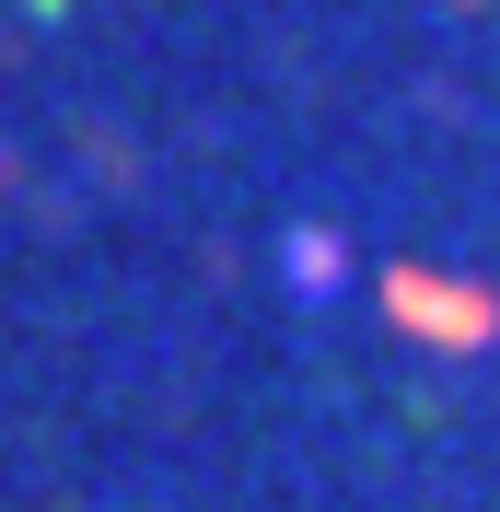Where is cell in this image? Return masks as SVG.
<instances>
[{
    "label": "cell",
    "mask_w": 500,
    "mask_h": 512,
    "mask_svg": "<svg viewBox=\"0 0 500 512\" xmlns=\"http://www.w3.org/2000/svg\"><path fill=\"white\" fill-rule=\"evenodd\" d=\"M384 315L419 326V338H442V350H477V338L500 326V303L466 291V280H442V268H384Z\"/></svg>",
    "instance_id": "obj_1"
},
{
    "label": "cell",
    "mask_w": 500,
    "mask_h": 512,
    "mask_svg": "<svg viewBox=\"0 0 500 512\" xmlns=\"http://www.w3.org/2000/svg\"><path fill=\"white\" fill-rule=\"evenodd\" d=\"M35 12H59V0H35Z\"/></svg>",
    "instance_id": "obj_3"
},
{
    "label": "cell",
    "mask_w": 500,
    "mask_h": 512,
    "mask_svg": "<svg viewBox=\"0 0 500 512\" xmlns=\"http://www.w3.org/2000/svg\"><path fill=\"white\" fill-rule=\"evenodd\" d=\"M291 280H303V291H338V245H326V233H291Z\"/></svg>",
    "instance_id": "obj_2"
}]
</instances>
